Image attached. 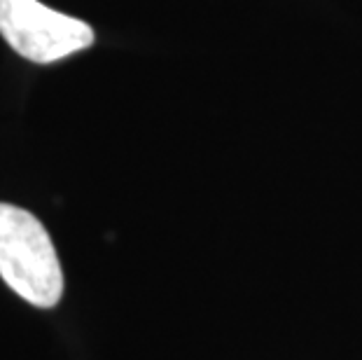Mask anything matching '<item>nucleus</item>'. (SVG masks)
Wrapping results in <instances>:
<instances>
[{
    "label": "nucleus",
    "mask_w": 362,
    "mask_h": 360,
    "mask_svg": "<svg viewBox=\"0 0 362 360\" xmlns=\"http://www.w3.org/2000/svg\"><path fill=\"white\" fill-rule=\"evenodd\" d=\"M0 279L40 309L57 306L64 295V272L47 229L12 204H0Z\"/></svg>",
    "instance_id": "1"
},
{
    "label": "nucleus",
    "mask_w": 362,
    "mask_h": 360,
    "mask_svg": "<svg viewBox=\"0 0 362 360\" xmlns=\"http://www.w3.org/2000/svg\"><path fill=\"white\" fill-rule=\"evenodd\" d=\"M0 35L28 61L54 64L94 45V28L40 0H0Z\"/></svg>",
    "instance_id": "2"
}]
</instances>
